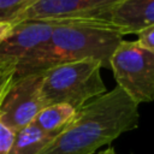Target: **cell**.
I'll use <instances>...</instances> for the list:
<instances>
[{"label": "cell", "mask_w": 154, "mask_h": 154, "mask_svg": "<svg viewBox=\"0 0 154 154\" xmlns=\"http://www.w3.org/2000/svg\"><path fill=\"white\" fill-rule=\"evenodd\" d=\"M11 28H12V25L8 24V23H0V43L7 36V34L11 30Z\"/></svg>", "instance_id": "15"}, {"label": "cell", "mask_w": 154, "mask_h": 154, "mask_svg": "<svg viewBox=\"0 0 154 154\" xmlns=\"http://www.w3.org/2000/svg\"><path fill=\"white\" fill-rule=\"evenodd\" d=\"M123 0H37L16 20L35 19H95L107 20ZM14 23V24H16Z\"/></svg>", "instance_id": "7"}, {"label": "cell", "mask_w": 154, "mask_h": 154, "mask_svg": "<svg viewBox=\"0 0 154 154\" xmlns=\"http://www.w3.org/2000/svg\"><path fill=\"white\" fill-rule=\"evenodd\" d=\"M73 20L79 19H35L13 24L0 43V60L14 63L17 66L41 49L58 26Z\"/></svg>", "instance_id": "6"}, {"label": "cell", "mask_w": 154, "mask_h": 154, "mask_svg": "<svg viewBox=\"0 0 154 154\" xmlns=\"http://www.w3.org/2000/svg\"><path fill=\"white\" fill-rule=\"evenodd\" d=\"M76 109L66 103H55L45 107L34 119V124L41 130L58 136L72 120Z\"/></svg>", "instance_id": "10"}, {"label": "cell", "mask_w": 154, "mask_h": 154, "mask_svg": "<svg viewBox=\"0 0 154 154\" xmlns=\"http://www.w3.org/2000/svg\"><path fill=\"white\" fill-rule=\"evenodd\" d=\"M55 137V135L48 134L30 123L14 134L13 144L8 154H40Z\"/></svg>", "instance_id": "9"}, {"label": "cell", "mask_w": 154, "mask_h": 154, "mask_svg": "<svg viewBox=\"0 0 154 154\" xmlns=\"http://www.w3.org/2000/svg\"><path fill=\"white\" fill-rule=\"evenodd\" d=\"M124 34L107 20L79 19L58 26L49 41L16 66L14 75L43 71L55 65L96 60L109 69V60Z\"/></svg>", "instance_id": "2"}, {"label": "cell", "mask_w": 154, "mask_h": 154, "mask_svg": "<svg viewBox=\"0 0 154 154\" xmlns=\"http://www.w3.org/2000/svg\"><path fill=\"white\" fill-rule=\"evenodd\" d=\"M109 69L117 87L137 105L154 101V52L137 41L123 40L114 51Z\"/></svg>", "instance_id": "4"}, {"label": "cell", "mask_w": 154, "mask_h": 154, "mask_svg": "<svg viewBox=\"0 0 154 154\" xmlns=\"http://www.w3.org/2000/svg\"><path fill=\"white\" fill-rule=\"evenodd\" d=\"M14 132L0 122V154H8L13 144Z\"/></svg>", "instance_id": "12"}, {"label": "cell", "mask_w": 154, "mask_h": 154, "mask_svg": "<svg viewBox=\"0 0 154 154\" xmlns=\"http://www.w3.org/2000/svg\"><path fill=\"white\" fill-rule=\"evenodd\" d=\"M10 65H16L14 63H11V61H4V60H0V72L5 69V67H7V66H10Z\"/></svg>", "instance_id": "16"}, {"label": "cell", "mask_w": 154, "mask_h": 154, "mask_svg": "<svg viewBox=\"0 0 154 154\" xmlns=\"http://www.w3.org/2000/svg\"><path fill=\"white\" fill-rule=\"evenodd\" d=\"M37 0H0V23L13 25L17 18Z\"/></svg>", "instance_id": "11"}, {"label": "cell", "mask_w": 154, "mask_h": 154, "mask_svg": "<svg viewBox=\"0 0 154 154\" xmlns=\"http://www.w3.org/2000/svg\"><path fill=\"white\" fill-rule=\"evenodd\" d=\"M108 22L124 35L137 34L154 25V0H123L111 12Z\"/></svg>", "instance_id": "8"}, {"label": "cell", "mask_w": 154, "mask_h": 154, "mask_svg": "<svg viewBox=\"0 0 154 154\" xmlns=\"http://www.w3.org/2000/svg\"><path fill=\"white\" fill-rule=\"evenodd\" d=\"M99 154H116V152H114V149L111 147V148H107V149H105V150L100 152Z\"/></svg>", "instance_id": "17"}, {"label": "cell", "mask_w": 154, "mask_h": 154, "mask_svg": "<svg viewBox=\"0 0 154 154\" xmlns=\"http://www.w3.org/2000/svg\"><path fill=\"white\" fill-rule=\"evenodd\" d=\"M136 35H137L136 41L141 46L154 52V25H150V26H147V28L140 30Z\"/></svg>", "instance_id": "13"}, {"label": "cell", "mask_w": 154, "mask_h": 154, "mask_svg": "<svg viewBox=\"0 0 154 154\" xmlns=\"http://www.w3.org/2000/svg\"><path fill=\"white\" fill-rule=\"evenodd\" d=\"M138 106L116 87L76 109L69 125L40 154H93L138 126Z\"/></svg>", "instance_id": "1"}, {"label": "cell", "mask_w": 154, "mask_h": 154, "mask_svg": "<svg viewBox=\"0 0 154 154\" xmlns=\"http://www.w3.org/2000/svg\"><path fill=\"white\" fill-rule=\"evenodd\" d=\"M43 71L14 75L0 103V122L14 134L47 107L41 93Z\"/></svg>", "instance_id": "5"}, {"label": "cell", "mask_w": 154, "mask_h": 154, "mask_svg": "<svg viewBox=\"0 0 154 154\" xmlns=\"http://www.w3.org/2000/svg\"><path fill=\"white\" fill-rule=\"evenodd\" d=\"M14 72H16V65H10L0 72V103L14 76Z\"/></svg>", "instance_id": "14"}, {"label": "cell", "mask_w": 154, "mask_h": 154, "mask_svg": "<svg viewBox=\"0 0 154 154\" xmlns=\"http://www.w3.org/2000/svg\"><path fill=\"white\" fill-rule=\"evenodd\" d=\"M101 67L96 60H81L43 70L41 93L46 106L66 103L78 109L105 94Z\"/></svg>", "instance_id": "3"}]
</instances>
